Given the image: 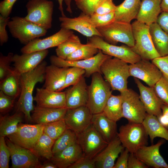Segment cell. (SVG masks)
<instances>
[{
  "instance_id": "6da1fadb",
  "label": "cell",
  "mask_w": 168,
  "mask_h": 168,
  "mask_svg": "<svg viewBox=\"0 0 168 168\" xmlns=\"http://www.w3.org/2000/svg\"><path fill=\"white\" fill-rule=\"evenodd\" d=\"M46 61L34 69L20 76L21 92L16 104V111L22 112L27 122H32L30 112L34 109L33 92L35 85L45 80Z\"/></svg>"
},
{
  "instance_id": "7a4b0ae2",
  "label": "cell",
  "mask_w": 168,
  "mask_h": 168,
  "mask_svg": "<svg viewBox=\"0 0 168 168\" xmlns=\"http://www.w3.org/2000/svg\"><path fill=\"white\" fill-rule=\"evenodd\" d=\"M100 70L112 90L121 92L128 89V79L130 75L129 65L127 63L111 57L102 63Z\"/></svg>"
},
{
  "instance_id": "3957f363",
  "label": "cell",
  "mask_w": 168,
  "mask_h": 168,
  "mask_svg": "<svg viewBox=\"0 0 168 168\" xmlns=\"http://www.w3.org/2000/svg\"><path fill=\"white\" fill-rule=\"evenodd\" d=\"M100 72L91 75V84L88 86V100L86 106L93 114L102 112L106 102L112 95L109 83Z\"/></svg>"
},
{
  "instance_id": "277c9868",
  "label": "cell",
  "mask_w": 168,
  "mask_h": 168,
  "mask_svg": "<svg viewBox=\"0 0 168 168\" xmlns=\"http://www.w3.org/2000/svg\"><path fill=\"white\" fill-rule=\"evenodd\" d=\"M131 25L135 42L132 50L142 59L152 60L161 57L153 44L149 26L137 20Z\"/></svg>"
},
{
  "instance_id": "5b68a950",
  "label": "cell",
  "mask_w": 168,
  "mask_h": 168,
  "mask_svg": "<svg viewBox=\"0 0 168 168\" xmlns=\"http://www.w3.org/2000/svg\"><path fill=\"white\" fill-rule=\"evenodd\" d=\"M117 136L123 147L130 153H135L148 143V135L142 123L128 122L122 125Z\"/></svg>"
},
{
  "instance_id": "8992f818",
  "label": "cell",
  "mask_w": 168,
  "mask_h": 168,
  "mask_svg": "<svg viewBox=\"0 0 168 168\" xmlns=\"http://www.w3.org/2000/svg\"><path fill=\"white\" fill-rule=\"evenodd\" d=\"M12 36L25 45L32 40L45 35L47 30L24 17L16 16L8 21L7 26Z\"/></svg>"
},
{
  "instance_id": "52a82bcc",
  "label": "cell",
  "mask_w": 168,
  "mask_h": 168,
  "mask_svg": "<svg viewBox=\"0 0 168 168\" xmlns=\"http://www.w3.org/2000/svg\"><path fill=\"white\" fill-rule=\"evenodd\" d=\"M102 37L107 42L115 45L121 42L131 48L135 42L130 23L115 21L106 26L97 28Z\"/></svg>"
},
{
  "instance_id": "ba28073f",
  "label": "cell",
  "mask_w": 168,
  "mask_h": 168,
  "mask_svg": "<svg viewBox=\"0 0 168 168\" xmlns=\"http://www.w3.org/2000/svg\"><path fill=\"white\" fill-rule=\"evenodd\" d=\"M54 4L48 0H29L26 7L25 19L46 30L52 26Z\"/></svg>"
},
{
  "instance_id": "9c48e42d",
  "label": "cell",
  "mask_w": 168,
  "mask_h": 168,
  "mask_svg": "<svg viewBox=\"0 0 168 168\" xmlns=\"http://www.w3.org/2000/svg\"><path fill=\"white\" fill-rule=\"evenodd\" d=\"M123 117L128 122L142 123L147 113L139 95L131 89L120 92Z\"/></svg>"
},
{
  "instance_id": "30bf717a",
  "label": "cell",
  "mask_w": 168,
  "mask_h": 168,
  "mask_svg": "<svg viewBox=\"0 0 168 168\" xmlns=\"http://www.w3.org/2000/svg\"><path fill=\"white\" fill-rule=\"evenodd\" d=\"M77 135V143L84 155L93 159L108 145L107 142L91 124L85 130Z\"/></svg>"
},
{
  "instance_id": "8fae6325",
  "label": "cell",
  "mask_w": 168,
  "mask_h": 168,
  "mask_svg": "<svg viewBox=\"0 0 168 168\" xmlns=\"http://www.w3.org/2000/svg\"><path fill=\"white\" fill-rule=\"evenodd\" d=\"M87 43L100 50L105 54L117 58L130 64L134 63L142 59L131 47L127 45L118 46L111 44L99 36L90 37Z\"/></svg>"
},
{
  "instance_id": "7c38bea8",
  "label": "cell",
  "mask_w": 168,
  "mask_h": 168,
  "mask_svg": "<svg viewBox=\"0 0 168 168\" xmlns=\"http://www.w3.org/2000/svg\"><path fill=\"white\" fill-rule=\"evenodd\" d=\"M110 57L111 56L104 54L99 49L96 54L87 59L69 61L57 56L52 55L50 57V60L51 64L59 67H76L84 69L85 71L84 76L88 77L95 72L101 73L100 67L101 64Z\"/></svg>"
},
{
  "instance_id": "4fadbf2b",
  "label": "cell",
  "mask_w": 168,
  "mask_h": 168,
  "mask_svg": "<svg viewBox=\"0 0 168 168\" xmlns=\"http://www.w3.org/2000/svg\"><path fill=\"white\" fill-rule=\"evenodd\" d=\"M45 124L20 123L16 131L7 138L13 143L31 150L44 133Z\"/></svg>"
},
{
  "instance_id": "5bb4252c",
  "label": "cell",
  "mask_w": 168,
  "mask_h": 168,
  "mask_svg": "<svg viewBox=\"0 0 168 168\" xmlns=\"http://www.w3.org/2000/svg\"><path fill=\"white\" fill-rule=\"evenodd\" d=\"M130 76L141 80L149 86L153 87L163 74L158 67L149 60L141 59L129 65Z\"/></svg>"
},
{
  "instance_id": "9a60e30c",
  "label": "cell",
  "mask_w": 168,
  "mask_h": 168,
  "mask_svg": "<svg viewBox=\"0 0 168 168\" xmlns=\"http://www.w3.org/2000/svg\"><path fill=\"white\" fill-rule=\"evenodd\" d=\"M11 153L12 168H39L38 157L30 150L19 146L7 138L6 141Z\"/></svg>"
},
{
  "instance_id": "2e32d148",
  "label": "cell",
  "mask_w": 168,
  "mask_h": 168,
  "mask_svg": "<svg viewBox=\"0 0 168 168\" xmlns=\"http://www.w3.org/2000/svg\"><path fill=\"white\" fill-rule=\"evenodd\" d=\"M73 34L71 30L61 28L58 32L50 36L32 40L21 49V52L22 53H31L57 47Z\"/></svg>"
},
{
  "instance_id": "e0dca14e",
  "label": "cell",
  "mask_w": 168,
  "mask_h": 168,
  "mask_svg": "<svg viewBox=\"0 0 168 168\" xmlns=\"http://www.w3.org/2000/svg\"><path fill=\"white\" fill-rule=\"evenodd\" d=\"M93 114L86 105L67 109L64 119L67 128L77 134L91 124Z\"/></svg>"
},
{
  "instance_id": "ac0fdd59",
  "label": "cell",
  "mask_w": 168,
  "mask_h": 168,
  "mask_svg": "<svg viewBox=\"0 0 168 168\" xmlns=\"http://www.w3.org/2000/svg\"><path fill=\"white\" fill-rule=\"evenodd\" d=\"M61 28L74 30L83 35L91 37L101 35L93 25L90 19V16L82 12L77 17L71 18L61 16L59 18Z\"/></svg>"
},
{
  "instance_id": "d6986e66",
  "label": "cell",
  "mask_w": 168,
  "mask_h": 168,
  "mask_svg": "<svg viewBox=\"0 0 168 168\" xmlns=\"http://www.w3.org/2000/svg\"><path fill=\"white\" fill-rule=\"evenodd\" d=\"M48 49L31 53L14 54L12 58L14 71L18 75L30 71L38 66L47 56Z\"/></svg>"
},
{
  "instance_id": "ffe728a7",
  "label": "cell",
  "mask_w": 168,
  "mask_h": 168,
  "mask_svg": "<svg viewBox=\"0 0 168 168\" xmlns=\"http://www.w3.org/2000/svg\"><path fill=\"white\" fill-rule=\"evenodd\" d=\"M165 142L164 139L155 144L145 145L139 148L134 153L135 156L147 166L154 168H168V165L161 155L160 147Z\"/></svg>"
},
{
  "instance_id": "44dd1931",
  "label": "cell",
  "mask_w": 168,
  "mask_h": 168,
  "mask_svg": "<svg viewBox=\"0 0 168 168\" xmlns=\"http://www.w3.org/2000/svg\"><path fill=\"white\" fill-rule=\"evenodd\" d=\"M124 149L117 135L93 158L96 168H113L116 159Z\"/></svg>"
},
{
  "instance_id": "7402d4cb",
  "label": "cell",
  "mask_w": 168,
  "mask_h": 168,
  "mask_svg": "<svg viewBox=\"0 0 168 168\" xmlns=\"http://www.w3.org/2000/svg\"><path fill=\"white\" fill-rule=\"evenodd\" d=\"M134 81L146 113L156 117L160 115L162 113L161 107L163 103L156 95L153 87L145 86L138 78H134Z\"/></svg>"
},
{
  "instance_id": "603a6c76",
  "label": "cell",
  "mask_w": 168,
  "mask_h": 168,
  "mask_svg": "<svg viewBox=\"0 0 168 168\" xmlns=\"http://www.w3.org/2000/svg\"><path fill=\"white\" fill-rule=\"evenodd\" d=\"M33 99L37 106L51 108H66L65 91H54L44 88H37Z\"/></svg>"
},
{
  "instance_id": "cb8c5ba5",
  "label": "cell",
  "mask_w": 168,
  "mask_h": 168,
  "mask_svg": "<svg viewBox=\"0 0 168 168\" xmlns=\"http://www.w3.org/2000/svg\"><path fill=\"white\" fill-rule=\"evenodd\" d=\"M65 91L66 107L73 109L86 105L88 100V87L84 76Z\"/></svg>"
},
{
  "instance_id": "d4e9b609",
  "label": "cell",
  "mask_w": 168,
  "mask_h": 168,
  "mask_svg": "<svg viewBox=\"0 0 168 168\" xmlns=\"http://www.w3.org/2000/svg\"><path fill=\"white\" fill-rule=\"evenodd\" d=\"M67 110L66 108H51L36 106L32 111V122L46 124L64 119Z\"/></svg>"
},
{
  "instance_id": "484cf974",
  "label": "cell",
  "mask_w": 168,
  "mask_h": 168,
  "mask_svg": "<svg viewBox=\"0 0 168 168\" xmlns=\"http://www.w3.org/2000/svg\"><path fill=\"white\" fill-rule=\"evenodd\" d=\"M68 68L59 67L52 64L47 66L44 88L52 91H60L64 84Z\"/></svg>"
},
{
  "instance_id": "4316f807",
  "label": "cell",
  "mask_w": 168,
  "mask_h": 168,
  "mask_svg": "<svg viewBox=\"0 0 168 168\" xmlns=\"http://www.w3.org/2000/svg\"><path fill=\"white\" fill-rule=\"evenodd\" d=\"M83 155L80 146L77 142L54 155L51 161L57 168H67Z\"/></svg>"
},
{
  "instance_id": "83f0119b",
  "label": "cell",
  "mask_w": 168,
  "mask_h": 168,
  "mask_svg": "<svg viewBox=\"0 0 168 168\" xmlns=\"http://www.w3.org/2000/svg\"><path fill=\"white\" fill-rule=\"evenodd\" d=\"M161 0H142L136 19L147 25L156 22L158 17L162 12Z\"/></svg>"
},
{
  "instance_id": "f1b7e54d",
  "label": "cell",
  "mask_w": 168,
  "mask_h": 168,
  "mask_svg": "<svg viewBox=\"0 0 168 168\" xmlns=\"http://www.w3.org/2000/svg\"><path fill=\"white\" fill-rule=\"evenodd\" d=\"M91 124L108 143L117 135L116 122L102 112L93 114Z\"/></svg>"
},
{
  "instance_id": "f546056e",
  "label": "cell",
  "mask_w": 168,
  "mask_h": 168,
  "mask_svg": "<svg viewBox=\"0 0 168 168\" xmlns=\"http://www.w3.org/2000/svg\"><path fill=\"white\" fill-rule=\"evenodd\" d=\"M141 0H124L116 6L114 11L115 21L130 23L136 19L139 10Z\"/></svg>"
},
{
  "instance_id": "4dcf8cb0",
  "label": "cell",
  "mask_w": 168,
  "mask_h": 168,
  "mask_svg": "<svg viewBox=\"0 0 168 168\" xmlns=\"http://www.w3.org/2000/svg\"><path fill=\"white\" fill-rule=\"evenodd\" d=\"M142 124L149 137L151 143H153L156 137L168 141V131L161 124L156 116L147 113Z\"/></svg>"
},
{
  "instance_id": "1f68e13d",
  "label": "cell",
  "mask_w": 168,
  "mask_h": 168,
  "mask_svg": "<svg viewBox=\"0 0 168 168\" xmlns=\"http://www.w3.org/2000/svg\"><path fill=\"white\" fill-rule=\"evenodd\" d=\"M149 31L154 47L161 56L168 54V34L157 22L149 26Z\"/></svg>"
},
{
  "instance_id": "d6a6232c",
  "label": "cell",
  "mask_w": 168,
  "mask_h": 168,
  "mask_svg": "<svg viewBox=\"0 0 168 168\" xmlns=\"http://www.w3.org/2000/svg\"><path fill=\"white\" fill-rule=\"evenodd\" d=\"M23 113L16 111L13 114L1 116L0 137H5L14 133L23 121Z\"/></svg>"
},
{
  "instance_id": "836d02e7",
  "label": "cell",
  "mask_w": 168,
  "mask_h": 168,
  "mask_svg": "<svg viewBox=\"0 0 168 168\" xmlns=\"http://www.w3.org/2000/svg\"><path fill=\"white\" fill-rule=\"evenodd\" d=\"M20 76L13 72L0 81V90L6 95L14 99L20 96L21 92Z\"/></svg>"
},
{
  "instance_id": "e575fe53",
  "label": "cell",
  "mask_w": 168,
  "mask_h": 168,
  "mask_svg": "<svg viewBox=\"0 0 168 168\" xmlns=\"http://www.w3.org/2000/svg\"><path fill=\"white\" fill-rule=\"evenodd\" d=\"M102 112L108 118L116 122L122 118V101L120 95L112 94Z\"/></svg>"
},
{
  "instance_id": "d590c367",
  "label": "cell",
  "mask_w": 168,
  "mask_h": 168,
  "mask_svg": "<svg viewBox=\"0 0 168 168\" xmlns=\"http://www.w3.org/2000/svg\"><path fill=\"white\" fill-rule=\"evenodd\" d=\"M55 141L43 133L30 150L38 157L51 160L54 155L52 149Z\"/></svg>"
},
{
  "instance_id": "8d00e7d4",
  "label": "cell",
  "mask_w": 168,
  "mask_h": 168,
  "mask_svg": "<svg viewBox=\"0 0 168 168\" xmlns=\"http://www.w3.org/2000/svg\"><path fill=\"white\" fill-rule=\"evenodd\" d=\"M82 44L79 37L74 34L57 47V56L64 59L81 47Z\"/></svg>"
},
{
  "instance_id": "74e56055",
  "label": "cell",
  "mask_w": 168,
  "mask_h": 168,
  "mask_svg": "<svg viewBox=\"0 0 168 168\" xmlns=\"http://www.w3.org/2000/svg\"><path fill=\"white\" fill-rule=\"evenodd\" d=\"M77 141L76 133L68 128L60 137L55 140L52 149L53 155L77 143Z\"/></svg>"
},
{
  "instance_id": "f35d334b",
  "label": "cell",
  "mask_w": 168,
  "mask_h": 168,
  "mask_svg": "<svg viewBox=\"0 0 168 168\" xmlns=\"http://www.w3.org/2000/svg\"><path fill=\"white\" fill-rule=\"evenodd\" d=\"M99 49L88 43L83 45L69 55L66 60L69 61L87 59L94 57L99 52Z\"/></svg>"
},
{
  "instance_id": "ab89813d",
  "label": "cell",
  "mask_w": 168,
  "mask_h": 168,
  "mask_svg": "<svg viewBox=\"0 0 168 168\" xmlns=\"http://www.w3.org/2000/svg\"><path fill=\"white\" fill-rule=\"evenodd\" d=\"M68 128L64 119L44 125V133L54 140L60 137Z\"/></svg>"
},
{
  "instance_id": "60d3db41",
  "label": "cell",
  "mask_w": 168,
  "mask_h": 168,
  "mask_svg": "<svg viewBox=\"0 0 168 168\" xmlns=\"http://www.w3.org/2000/svg\"><path fill=\"white\" fill-rule=\"evenodd\" d=\"M85 73L84 69L76 67H69L67 71L64 84L60 90L76 83Z\"/></svg>"
},
{
  "instance_id": "b9f144b4",
  "label": "cell",
  "mask_w": 168,
  "mask_h": 168,
  "mask_svg": "<svg viewBox=\"0 0 168 168\" xmlns=\"http://www.w3.org/2000/svg\"><path fill=\"white\" fill-rule=\"evenodd\" d=\"M153 88L156 95L162 102L168 105V77L163 75Z\"/></svg>"
},
{
  "instance_id": "7bdbcfd3",
  "label": "cell",
  "mask_w": 168,
  "mask_h": 168,
  "mask_svg": "<svg viewBox=\"0 0 168 168\" xmlns=\"http://www.w3.org/2000/svg\"><path fill=\"white\" fill-rule=\"evenodd\" d=\"M14 54L9 53L7 55H3L0 53V81L4 79L13 71L10 66L12 62Z\"/></svg>"
},
{
  "instance_id": "ee69618b",
  "label": "cell",
  "mask_w": 168,
  "mask_h": 168,
  "mask_svg": "<svg viewBox=\"0 0 168 168\" xmlns=\"http://www.w3.org/2000/svg\"><path fill=\"white\" fill-rule=\"evenodd\" d=\"M90 19L92 23L96 28L104 26L115 20L114 11L103 15L93 13L90 16Z\"/></svg>"
},
{
  "instance_id": "f6af8a7d",
  "label": "cell",
  "mask_w": 168,
  "mask_h": 168,
  "mask_svg": "<svg viewBox=\"0 0 168 168\" xmlns=\"http://www.w3.org/2000/svg\"><path fill=\"white\" fill-rule=\"evenodd\" d=\"M4 137H0V168H8L11 153Z\"/></svg>"
},
{
  "instance_id": "bcb514c9",
  "label": "cell",
  "mask_w": 168,
  "mask_h": 168,
  "mask_svg": "<svg viewBox=\"0 0 168 168\" xmlns=\"http://www.w3.org/2000/svg\"><path fill=\"white\" fill-rule=\"evenodd\" d=\"M100 0H74L75 4L82 12L89 16L92 15L97 4Z\"/></svg>"
},
{
  "instance_id": "7dc6e473",
  "label": "cell",
  "mask_w": 168,
  "mask_h": 168,
  "mask_svg": "<svg viewBox=\"0 0 168 168\" xmlns=\"http://www.w3.org/2000/svg\"><path fill=\"white\" fill-rule=\"evenodd\" d=\"M116 7L113 0H100L95 7L94 13L103 15L115 11Z\"/></svg>"
},
{
  "instance_id": "c3c4849f",
  "label": "cell",
  "mask_w": 168,
  "mask_h": 168,
  "mask_svg": "<svg viewBox=\"0 0 168 168\" xmlns=\"http://www.w3.org/2000/svg\"><path fill=\"white\" fill-rule=\"evenodd\" d=\"M15 99L0 91V111L5 113L9 111L14 106Z\"/></svg>"
},
{
  "instance_id": "681fc988",
  "label": "cell",
  "mask_w": 168,
  "mask_h": 168,
  "mask_svg": "<svg viewBox=\"0 0 168 168\" xmlns=\"http://www.w3.org/2000/svg\"><path fill=\"white\" fill-rule=\"evenodd\" d=\"M96 168L95 161L83 155L68 168Z\"/></svg>"
},
{
  "instance_id": "f907efd6",
  "label": "cell",
  "mask_w": 168,
  "mask_h": 168,
  "mask_svg": "<svg viewBox=\"0 0 168 168\" xmlns=\"http://www.w3.org/2000/svg\"><path fill=\"white\" fill-rule=\"evenodd\" d=\"M152 62L158 67L163 75L168 77V54L155 58Z\"/></svg>"
},
{
  "instance_id": "816d5d0a",
  "label": "cell",
  "mask_w": 168,
  "mask_h": 168,
  "mask_svg": "<svg viewBox=\"0 0 168 168\" xmlns=\"http://www.w3.org/2000/svg\"><path fill=\"white\" fill-rule=\"evenodd\" d=\"M9 20V17H6L0 15V44L1 46L6 43L8 40V37L6 30V26H7Z\"/></svg>"
},
{
  "instance_id": "f5cc1de1",
  "label": "cell",
  "mask_w": 168,
  "mask_h": 168,
  "mask_svg": "<svg viewBox=\"0 0 168 168\" xmlns=\"http://www.w3.org/2000/svg\"><path fill=\"white\" fill-rule=\"evenodd\" d=\"M17 0H3L0 3V13L2 16L9 17L12 7Z\"/></svg>"
},
{
  "instance_id": "db71d44e",
  "label": "cell",
  "mask_w": 168,
  "mask_h": 168,
  "mask_svg": "<svg viewBox=\"0 0 168 168\" xmlns=\"http://www.w3.org/2000/svg\"><path fill=\"white\" fill-rule=\"evenodd\" d=\"M129 152L125 148L120 153L113 168H128V161Z\"/></svg>"
},
{
  "instance_id": "11a10c76",
  "label": "cell",
  "mask_w": 168,
  "mask_h": 168,
  "mask_svg": "<svg viewBox=\"0 0 168 168\" xmlns=\"http://www.w3.org/2000/svg\"><path fill=\"white\" fill-rule=\"evenodd\" d=\"M148 167L138 159L134 154L130 153L128 168H147Z\"/></svg>"
},
{
  "instance_id": "9f6ffc18",
  "label": "cell",
  "mask_w": 168,
  "mask_h": 168,
  "mask_svg": "<svg viewBox=\"0 0 168 168\" xmlns=\"http://www.w3.org/2000/svg\"><path fill=\"white\" fill-rule=\"evenodd\" d=\"M161 108L162 113L157 117L161 124L168 131V105L163 103Z\"/></svg>"
},
{
  "instance_id": "6f0895ef",
  "label": "cell",
  "mask_w": 168,
  "mask_h": 168,
  "mask_svg": "<svg viewBox=\"0 0 168 168\" xmlns=\"http://www.w3.org/2000/svg\"><path fill=\"white\" fill-rule=\"evenodd\" d=\"M156 22L168 34V12H162L158 17Z\"/></svg>"
},
{
  "instance_id": "680465c9",
  "label": "cell",
  "mask_w": 168,
  "mask_h": 168,
  "mask_svg": "<svg viewBox=\"0 0 168 168\" xmlns=\"http://www.w3.org/2000/svg\"><path fill=\"white\" fill-rule=\"evenodd\" d=\"M58 1L59 4L58 9L61 13V16H66L64 13L63 7V1L67 6V11L70 14L72 13V12L71 6L72 0H58Z\"/></svg>"
},
{
  "instance_id": "91938a15",
  "label": "cell",
  "mask_w": 168,
  "mask_h": 168,
  "mask_svg": "<svg viewBox=\"0 0 168 168\" xmlns=\"http://www.w3.org/2000/svg\"><path fill=\"white\" fill-rule=\"evenodd\" d=\"M161 7L162 12H168V0H161Z\"/></svg>"
},
{
  "instance_id": "94428289",
  "label": "cell",
  "mask_w": 168,
  "mask_h": 168,
  "mask_svg": "<svg viewBox=\"0 0 168 168\" xmlns=\"http://www.w3.org/2000/svg\"><path fill=\"white\" fill-rule=\"evenodd\" d=\"M56 166L52 162H45L40 165L39 168H57Z\"/></svg>"
},
{
  "instance_id": "6125c7cd",
  "label": "cell",
  "mask_w": 168,
  "mask_h": 168,
  "mask_svg": "<svg viewBox=\"0 0 168 168\" xmlns=\"http://www.w3.org/2000/svg\"></svg>"
}]
</instances>
